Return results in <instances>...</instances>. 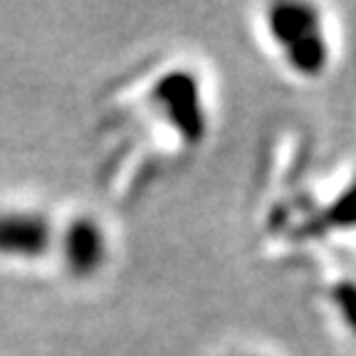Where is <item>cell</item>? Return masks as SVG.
<instances>
[{"mask_svg":"<svg viewBox=\"0 0 356 356\" xmlns=\"http://www.w3.org/2000/svg\"><path fill=\"white\" fill-rule=\"evenodd\" d=\"M44 230L40 222L20 218V220H0V248L3 250H33L42 245Z\"/></svg>","mask_w":356,"mask_h":356,"instance_id":"6da1fadb","label":"cell"}]
</instances>
